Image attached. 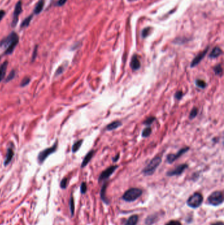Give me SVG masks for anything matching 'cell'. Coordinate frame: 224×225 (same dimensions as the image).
I'll return each instance as SVG.
<instances>
[{
  "mask_svg": "<svg viewBox=\"0 0 224 225\" xmlns=\"http://www.w3.org/2000/svg\"><path fill=\"white\" fill-rule=\"evenodd\" d=\"M18 35L13 32L11 34H9L6 38H5L0 42V47H4L6 48V50L5 51V55H9L11 54L13 51L16 48V46L17 45L18 43Z\"/></svg>",
  "mask_w": 224,
  "mask_h": 225,
  "instance_id": "cell-1",
  "label": "cell"
},
{
  "mask_svg": "<svg viewBox=\"0 0 224 225\" xmlns=\"http://www.w3.org/2000/svg\"><path fill=\"white\" fill-rule=\"evenodd\" d=\"M162 162V158L160 156H156L154 158L149 162L146 167L143 169V173L145 176H151L154 174L158 167Z\"/></svg>",
  "mask_w": 224,
  "mask_h": 225,
  "instance_id": "cell-2",
  "label": "cell"
},
{
  "mask_svg": "<svg viewBox=\"0 0 224 225\" xmlns=\"http://www.w3.org/2000/svg\"><path fill=\"white\" fill-rule=\"evenodd\" d=\"M142 190L137 188H130L127 190L122 196V199L127 202H132L141 196Z\"/></svg>",
  "mask_w": 224,
  "mask_h": 225,
  "instance_id": "cell-3",
  "label": "cell"
},
{
  "mask_svg": "<svg viewBox=\"0 0 224 225\" xmlns=\"http://www.w3.org/2000/svg\"><path fill=\"white\" fill-rule=\"evenodd\" d=\"M202 202H203V197H202V194L196 192L189 197L187 201V204L189 207L195 209L200 207Z\"/></svg>",
  "mask_w": 224,
  "mask_h": 225,
  "instance_id": "cell-4",
  "label": "cell"
},
{
  "mask_svg": "<svg viewBox=\"0 0 224 225\" xmlns=\"http://www.w3.org/2000/svg\"><path fill=\"white\" fill-rule=\"evenodd\" d=\"M208 202L209 204L214 206H218L222 204L223 202L222 192L220 191H216L213 192L208 197Z\"/></svg>",
  "mask_w": 224,
  "mask_h": 225,
  "instance_id": "cell-5",
  "label": "cell"
},
{
  "mask_svg": "<svg viewBox=\"0 0 224 225\" xmlns=\"http://www.w3.org/2000/svg\"><path fill=\"white\" fill-rule=\"evenodd\" d=\"M57 148V142L54 144L52 147L46 148L45 150L42 151L41 152L39 153V155L37 157V160L40 163H42L45 161V160L47 158V157H49L51 153L55 152L56 151Z\"/></svg>",
  "mask_w": 224,
  "mask_h": 225,
  "instance_id": "cell-6",
  "label": "cell"
},
{
  "mask_svg": "<svg viewBox=\"0 0 224 225\" xmlns=\"http://www.w3.org/2000/svg\"><path fill=\"white\" fill-rule=\"evenodd\" d=\"M118 168L117 165H113V166L107 168L106 170H105L104 171L101 172V174L100 175L99 178V182H101L102 180H105L109 178L110 176H111L114 172Z\"/></svg>",
  "mask_w": 224,
  "mask_h": 225,
  "instance_id": "cell-7",
  "label": "cell"
},
{
  "mask_svg": "<svg viewBox=\"0 0 224 225\" xmlns=\"http://www.w3.org/2000/svg\"><path fill=\"white\" fill-rule=\"evenodd\" d=\"M22 12V3L21 1H18L17 5H16L15 10H14V13H13V21H12V23L11 25L12 26L15 27L18 23V17H19V15Z\"/></svg>",
  "mask_w": 224,
  "mask_h": 225,
  "instance_id": "cell-8",
  "label": "cell"
},
{
  "mask_svg": "<svg viewBox=\"0 0 224 225\" xmlns=\"http://www.w3.org/2000/svg\"><path fill=\"white\" fill-rule=\"evenodd\" d=\"M189 150V148L186 147V148L181 149V150L178 151L177 153L169 154L168 157H167V161H168V163H174L177 159L179 158L183 154H184L185 153L187 152V151H188Z\"/></svg>",
  "mask_w": 224,
  "mask_h": 225,
  "instance_id": "cell-9",
  "label": "cell"
},
{
  "mask_svg": "<svg viewBox=\"0 0 224 225\" xmlns=\"http://www.w3.org/2000/svg\"><path fill=\"white\" fill-rule=\"evenodd\" d=\"M188 167L187 164H182L179 165V166L175 167L174 169L171 170L167 172V176L168 177H173V176H178L182 175L184 172V170Z\"/></svg>",
  "mask_w": 224,
  "mask_h": 225,
  "instance_id": "cell-10",
  "label": "cell"
},
{
  "mask_svg": "<svg viewBox=\"0 0 224 225\" xmlns=\"http://www.w3.org/2000/svg\"><path fill=\"white\" fill-rule=\"evenodd\" d=\"M208 48H206V49H205L204 51H202L201 53H200L199 54H198V55H196L195 58H194L192 62H191V67H194L197 65L199 63H200V62L202 60V59H203L205 57V55H206V53L208 52Z\"/></svg>",
  "mask_w": 224,
  "mask_h": 225,
  "instance_id": "cell-11",
  "label": "cell"
},
{
  "mask_svg": "<svg viewBox=\"0 0 224 225\" xmlns=\"http://www.w3.org/2000/svg\"><path fill=\"white\" fill-rule=\"evenodd\" d=\"M130 67L133 70H137L141 67L140 61L137 55H134L132 57L130 63Z\"/></svg>",
  "mask_w": 224,
  "mask_h": 225,
  "instance_id": "cell-12",
  "label": "cell"
},
{
  "mask_svg": "<svg viewBox=\"0 0 224 225\" xmlns=\"http://www.w3.org/2000/svg\"><path fill=\"white\" fill-rule=\"evenodd\" d=\"M8 66V62L5 61L3 63L1 66H0V82H1L2 80L5 78V73H6V70L7 69Z\"/></svg>",
  "mask_w": 224,
  "mask_h": 225,
  "instance_id": "cell-13",
  "label": "cell"
},
{
  "mask_svg": "<svg viewBox=\"0 0 224 225\" xmlns=\"http://www.w3.org/2000/svg\"><path fill=\"white\" fill-rule=\"evenodd\" d=\"M94 153H95V151H94L93 150H91L90 152L88 153V154L86 155L84 159H83V162H82V166H81V167H82V168L83 167H85L86 165H87L89 163H90L91 158H93V156L94 155Z\"/></svg>",
  "mask_w": 224,
  "mask_h": 225,
  "instance_id": "cell-14",
  "label": "cell"
},
{
  "mask_svg": "<svg viewBox=\"0 0 224 225\" xmlns=\"http://www.w3.org/2000/svg\"><path fill=\"white\" fill-rule=\"evenodd\" d=\"M222 53V50H221V48L219 47H215L214 49H213L212 51H211V53H210V58L211 59H214V58H217L218 57H219L221 54Z\"/></svg>",
  "mask_w": 224,
  "mask_h": 225,
  "instance_id": "cell-15",
  "label": "cell"
},
{
  "mask_svg": "<svg viewBox=\"0 0 224 225\" xmlns=\"http://www.w3.org/2000/svg\"><path fill=\"white\" fill-rule=\"evenodd\" d=\"M13 156H14V151H13V150H12L11 148H9L7 150V156H6V158H5V162H4L5 166H6V165H7L11 161Z\"/></svg>",
  "mask_w": 224,
  "mask_h": 225,
  "instance_id": "cell-16",
  "label": "cell"
},
{
  "mask_svg": "<svg viewBox=\"0 0 224 225\" xmlns=\"http://www.w3.org/2000/svg\"><path fill=\"white\" fill-rule=\"evenodd\" d=\"M139 221V216L134 215L129 217L124 225H137Z\"/></svg>",
  "mask_w": 224,
  "mask_h": 225,
  "instance_id": "cell-17",
  "label": "cell"
},
{
  "mask_svg": "<svg viewBox=\"0 0 224 225\" xmlns=\"http://www.w3.org/2000/svg\"><path fill=\"white\" fill-rule=\"evenodd\" d=\"M121 126H122V123H121L120 121H116L112 122V123L109 124V125H107L106 127V129L107 130V131H112V130L117 128Z\"/></svg>",
  "mask_w": 224,
  "mask_h": 225,
  "instance_id": "cell-18",
  "label": "cell"
},
{
  "mask_svg": "<svg viewBox=\"0 0 224 225\" xmlns=\"http://www.w3.org/2000/svg\"><path fill=\"white\" fill-rule=\"evenodd\" d=\"M44 0H40L34 9L35 14H39V13H41L42 11L43 10V8H44Z\"/></svg>",
  "mask_w": 224,
  "mask_h": 225,
  "instance_id": "cell-19",
  "label": "cell"
},
{
  "mask_svg": "<svg viewBox=\"0 0 224 225\" xmlns=\"http://www.w3.org/2000/svg\"><path fill=\"white\" fill-rule=\"evenodd\" d=\"M107 186V182H105L103 184V186H102V189H101V197L102 201H103L105 203H107V204H109V201H108V199L106 198V197H105V192H106Z\"/></svg>",
  "mask_w": 224,
  "mask_h": 225,
  "instance_id": "cell-20",
  "label": "cell"
},
{
  "mask_svg": "<svg viewBox=\"0 0 224 225\" xmlns=\"http://www.w3.org/2000/svg\"><path fill=\"white\" fill-rule=\"evenodd\" d=\"M82 143H83V140H78V141H77L76 142H75L74 143L73 146H72V152L75 153V152H76V151H78V150H79V149L80 148L81 146H82Z\"/></svg>",
  "mask_w": 224,
  "mask_h": 225,
  "instance_id": "cell-21",
  "label": "cell"
},
{
  "mask_svg": "<svg viewBox=\"0 0 224 225\" xmlns=\"http://www.w3.org/2000/svg\"><path fill=\"white\" fill-rule=\"evenodd\" d=\"M214 71L216 75L222 77L223 75V69L222 66H221V65H217L214 68Z\"/></svg>",
  "mask_w": 224,
  "mask_h": 225,
  "instance_id": "cell-22",
  "label": "cell"
},
{
  "mask_svg": "<svg viewBox=\"0 0 224 225\" xmlns=\"http://www.w3.org/2000/svg\"><path fill=\"white\" fill-rule=\"evenodd\" d=\"M157 215H150L149 216H148L147 219L145 221V223H146L147 225H151L155 223L156 221V218Z\"/></svg>",
  "mask_w": 224,
  "mask_h": 225,
  "instance_id": "cell-23",
  "label": "cell"
},
{
  "mask_svg": "<svg viewBox=\"0 0 224 225\" xmlns=\"http://www.w3.org/2000/svg\"><path fill=\"white\" fill-rule=\"evenodd\" d=\"M32 17H33V16H32V15H31L30 16H29V17L26 18L23 21V23L21 24V28H25V27L28 26L29 25V24L31 22Z\"/></svg>",
  "mask_w": 224,
  "mask_h": 225,
  "instance_id": "cell-24",
  "label": "cell"
},
{
  "mask_svg": "<svg viewBox=\"0 0 224 225\" xmlns=\"http://www.w3.org/2000/svg\"><path fill=\"white\" fill-rule=\"evenodd\" d=\"M151 132H152V129L150 127H147V128H145L142 132V136L144 138L149 137L151 135Z\"/></svg>",
  "mask_w": 224,
  "mask_h": 225,
  "instance_id": "cell-25",
  "label": "cell"
},
{
  "mask_svg": "<svg viewBox=\"0 0 224 225\" xmlns=\"http://www.w3.org/2000/svg\"><path fill=\"white\" fill-rule=\"evenodd\" d=\"M196 85L200 88H205L206 86V83L202 80H196Z\"/></svg>",
  "mask_w": 224,
  "mask_h": 225,
  "instance_id": "cell-26",
  "label": "cell"
},
{
  "mask_svg": "<svg viewBox=\"0 0 224 225\" xmlns=\"http://www.w3.org/2000/svg\"><path fill=\"white\" fill-rule=\"evenodd\" d=\"M69 205H70V209H71V215L72 216L74 215V202L73 197H71V199H70Z\"/></svg>",
  "mask_w": 224,
  "mask_h": 225,
  "instance_id": "cell-27",
  "label": "cell"
},
{
  "mask_svg": "<svg viewBox=\"0 0 224 225\" xmlns=\"http://www.w3.org/2000/svg\"><path fill=\"white\" fill-rule=\"evenodd\" d=\"M30 82V78L28 77H25L22 80V82H21V83H20V86L21 87H25V86L28 84Z\"/></svg>",
  "mask_w": 224,
  "mask_h": 225,
  "instance_id": "cell-28",
  "label": "cell"
},
{
  "mask_svg": "<svg viewBox=\"0 0 224 225\" xmlns=\"http://www.w3.org/2000/svg\"><path fill=\"white\" fill-rule=\"evenodd\" d=\"M155 119H156L155 116H150V117L147 118L146 120L143 122V124H145V125H151V124L155 121Z\"/></svg>",
  "mask_w": 224,
  "mask_h": 225,
  "instance_id": "cell-29",
  "label": "cell"
},
{
  "mask_svg": "<svg viewBox=\"0 0 224 225\" xmlns=\"http://www.w3.org/2000/svg\"><path fill=\"white\" fill-rule=\"evenodd\" d=\"M197 114H198V109L196 107L193 108V109L191 110V111L190 113L189 119H194L195 117H196V115H197Z\"/></svg>",
  "mask_w": 224,
  "mask_h": 225,
  "instance_id": "cell-30",
  "label": "cell"
},
{
  "mask_svg": "<svg viewBox=\"0 0 224 225\" xmlns=\"http://www.w3.org/2000/svg\"><path fill=\"white\" fill-rule=\"evenodd\" d=\"M15 73L16 72L15 70H12V71L9 73V75L7 76V77L6 78V82H9V81L13 80L15 77Z\"/></svg>",
  "mask_w": 224,
  "mask_h": 225,
  "instance_id": "cell-31",
  "label": "cell"
},
{
  "mask_svg": "<svg viewBox=\"0 0 224 225\" xmlns=\"http://www.w3.org/2000/svg\"><path fill=\"white\" fill-rule=\"evenodd\" d=\"M150 34V28L149 27H148V28H146L143 30L142 31V37L143 38H147L148 36H149V34Z\"/></svg>",
  "mask_w": 224,
  "mask_h": 225,
  "instance_id": "cell-32",
  "label": "cell"
},
{
  "mask_svg": "<svg viewBox=\"0 0 224 225\" xmlns=\"http://www.w3.org/2000/svg\"><path fill=\"white\" fill-rule=\"evenodd\" d=\"M80 191L82 194H85L87 192V185L86 182H82L80 186Z\"/></svg>",
  "mask_w": 224,
  "mask_h": 225,
  "instance_id": "cell-33",
  "label": "cell"
},
{
  "mask_svg": "<svg viewBox=\"0 0 224 225\" xmlns=\"http://www.w3.org/2000/svg\"><path fill=\"white\" fill-rule=\"evenodd\" d=\"M183 95V94L182 91H178L175 94L174 97H175V98L177 99V100H180L182 98Z\"/></svg>",
  "mask_w": 224,
  "mask_h": 225,
  "instance_id": "cell-34",
  "label": "cell"
},
{
  "mask_svg": "<svg viewBox=\"0 0 224 225\" xmlns=\"http://www.w3.org/2000/svg\"><path fill=\"white\" fill-rule=\"evenodd\" d=\"M64 68H63V66H60L56 70V72H55V76H57V75H61V73H63V72L64 71Z\"/></svg>",
  "mask_w": 224,
  "mask_h": 225,
  "instance_id": "cell-35",
  "label": "cell"
},
{
  "mask_svg": "<svg viewBox=\"0 0 224 225\" xmlns=\"http://www.w3.org/2000/svg\"><path fill=\"white\" fill-rule=\"evenodd\" d=\"M166 225H182V224H181L179 221L172 220V221H169L168 223L166 224Z\"/></svg>",
  "mask_w": 224,
  "mask_h": 225,
  "instance_id": "cell-36",
  "label": "cell"
},
{
  "mask_svg": "<svg viewBox=\"0 0 224 225\" xmlns=\"http://www.w3.org/2000/svg\"><path fill=\"white\" fill-rule=\"evenodd\" d=\"M67 180H67V178H63V179L62 180L61 182V187L62 188H63V189L66 188V187L67 186Z\"/></svg>",
  "mask_w": 224,
  "mask_h": 225,
  "instance_id": "cell-37",
  "label": "cell"
},
{
  "mask_svg": "<svg viewBox=\"0 0 224 225\" xmlns=\"http://www.w3.org/2000/svg\"><path fill=\"white\" fill-rule=\"evenodd\" d=\"M66 1L67 0H59L58 2L57 3V5H58V6H63V5L66 4Z\"/></svg>",
  "mask_w": 224,
  "mask_h": 225,
  "instance_id": "cell-38",
  "label": "cell"
},
{
  "mask_svg": "<svg viewBox=\"0 0 224 225\" xmlns=\"http://www.w3.org/2000/svg\"><path fill=\"white\" fill-rule=\"evenodd\" d=\"M37 46H36V48H34V52H33V54H32V61H34L35 59H36V55H37Z\"/></svg>",
  "mask_w": 224,
  "mask_h": 225,
  "instance_id": "cell-39",
  "label": "cell"
},
{
  "mask_svg": "<svg viewBox=\"0 0 224 225\" xmlns=\"http://www.w3.org/2000/svg\"><path fill=\"white\" fill-rule=\"evenodd\" d=\"M5 14V12L4 11L0 10V21L2 20L3 18H4Z\"/></svg>",
  "mask_w": 224,
  "mask_h": 225,
  "instance_id": "cell-40",
  "label": "cell"
},
{
  "mask_svg": "<svg viewBox=\"0 0 224 225\" xmlns=\"http://www.w3.org/2000/svg\"><path fill=\"white\" fill-rule=\"evenodd\" d=\"M119 158H120V155L119 154H118V155H116V157H114V158L112 159V161L113 162H117L118 160L119 159Z\"/></svg>",
  "mask_w": 224,
  "mask_h": 225,
  "instance_id": "cell-41",
  "label": "cell"
},
{
  "mask_svg": "<svg viewBox=\"0 0 224 225\" xmlns=\"http://www.w3.org/2000/svg\"><path fill=\"white\" fill-rule=\"evenodd\" d=\"M212 225H223V223H222V222H219V223H216L212 224Z\"/></svg>",
  "mask_w": 224,
  "mask_h": 225,
  "instance_id": "cell-42",
  "label": "cell"
}]
</instances>
